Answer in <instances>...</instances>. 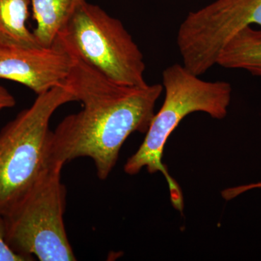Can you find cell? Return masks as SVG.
I'll return each mask as SVG.
<instances>
[{
	"instance_id": "obj_1",
	"label": "cell",
	"mask_w": 261,
	"mask_h": 261,
	"mask_svg": "<svg viewBox=\"0 0 261 261\" xmlns=\"http://www.w3.org/2000/svg\"><path fill=\"white\" fill-rule=\"evenodd\" d=\"M71 58L65 84L82 104L51 130V165H62L79 158L94 163L97 177L106 180L112 172L122 146L135 132L146 133L153 119L162 84L132 87L108 79L84 61L69 44L56 38Z\"/></svg>"
},
{
	"instance_id": "obj_2",
	"label": "cell",
	"mask_w": 261,
	"mask_h": 261,
	"mask_svg": "<svg viewBox=\"0 0 261 261\" xmlns=\"http://www.w3.org/2000/svg\"><path fill=\"white\" fill-rule=\"evenodd\" d=\"M162 81L164 102L154 114L142 145L127 160L124 171L136 175L146 168L149 173H162L168 182L173 205L181 211V192L162 162L165 145L180 122L191 113H205L217 120L226 118L232 88L224 81L202 80L178 63L163 70Z\"/></svg>"
},
{
	"instance_id": "obj_3",
	"label": "cell",
	"mask_w": 261,
	"mask_h": 261,
	"mask_svg": "<svg viewBox=\"0 0 261 261\" xmlns=\"http://www.w3.org/2000/svg\"><path fill=\"white\" fill-rule=\"evenodd\" d=\"M76 102L65 84L37 95L0 130V215L5 216L50 167L49 121L57 110Z\"/></svg>"
},
{
	"instance_id": "obj_4",
	"label": "cell",
	"mask_w": 261,
	"mask_h": 261,
	"mask_svg": "<svg viewBox=\"0 0 261 261\" xmlns=\"http://www.w3.org/2000/svg\"><path fill=\"white\" fill-rule=\"evenodd\" d=\"M63 166L51 165L5 216V238L17 253L41 261L76 260L65 230Z\"/></svg>"
},
{
	"instance_id": "obj_5",
	"label": "cell",
	"mask_w": 261,
	"mask_h": 261,
	"mask_svg": "<svg viewBox=\"0 0 261 261\" xmlns=\"http://www.w3.org/2000/svg\"><path fill=\"white\" fill-rule=\"evenodd\" d=\"M57 37L116 83L132 87L148 84L140 47L121 20L98 5L83 3Z\"/></svg>"
},
{
	"instance_id": "obj_6",
	"label": "cell",
	"mask_w": 261,
	"mask_h": 261,
	"mask_svg": "<svg viewBox=\"0 0 261 261\" xmlns=\"http://www.w3.org/2000/svg\"><path fill=\"white\" fill-rule=\"evenodd\" d=\"M252 25L261 27V0H216L190 12L176 36L182 65L200 76L216 65L233 34Z\"/></svg>"
},
{
	"instance_id": "obj_7",
	"label": "cell",
	"mask_w": 261,
	"mask_h": 261,
	"mask_svg": "<svg viewBox=\"0 0 261 261\" xmlns=\"http://www.w3.org/2000/svg\"><path fill=\"white\" fill-rule=\"evenodd\" d=\"M70 66L69 54L56 40L47 47L0 45V80L22 84L37 95L64 84Z\"/></svg>"
},
{
	"instance_id": "obj_8",
	"label": "cell",
	"mask_w": 261,
	"mask_h": 261,
	"mask_svg": "<svg viewBox=\"0 0 261 261\" xmlns=\"http://www.w3.org/2000/svg\"><path fill=\"white\" fill-rule=\"evenodd\" d=\"M216 65L246 70L261 78V29L247 27L233 34L221 49Z\"/></svg>"
},
{
	"instance_id": "obj_9",
	"label": "cell",
	"mask_w": 261,
	"mask_h": 261,
	"mask_svg": "<svg viewBox=\"0 0 261 261\" xmlns=\"http://www.w3.org/2000/svg\"><path fill=\"white\" fill-rule=\"evenodd\" d=\"M87 0H30L33 18L37 25L33 31L42 47H50L77 9Z\"/></svg>"
},
{
	"instance_id": "obj_10",
	"label": "cell",
	"mask_w": 261,
	"mask_h": 261,
	"mask_svg": "<svg viewBox=\"0 0 261 261\" xmlns=\"http://www.w3.org/2000/svg\"><path fill=\"white\" fill-rule=\"evenodd\" d=\"M30 0H0V45L42 47L27 25Z\"/></svg>"
},
{
	"instance_id": "obj_11",
	"label": "cell",
	"mask_w": 261,
	"mask_h": 261,
	"mask_svg": "<svg viewBox=\"0 0 261 261\" xmlns=\"http://www.w3.org/2000/svg\"><path fill=\"white\" fill-rule=\"evenodd\" d=\"M0 261H30L28 257L15 252L8 245L5 238L4 218L0 215Z\"/></svg>"
},
{
	"instance_id": "obj_12",
	"label": "cell",
	"mask_w": 261,
	"mask_h": 261,
	"mask_svg": "<svg viewBox=\"0 0 261 261\" xmlns=\"http://www.w3.org/2000/svg\"><path fill=\"white\" fill-rule=\"evenodd\" d=\"M253 189H261V182L250 185H241V186L233 187L224 190L221 192V195L226 200H230L241 195L244 192L253 190Z\"/></svg>"
},
{
	"instance_id": "obj_13",
	"label": "cell",
	"mask_w": 261,
	"mask_h": 261,
	"mask_svg": "<svg viewBox=\"0 0 261 261\" xmlns=\"http://www.w3.org/2000/svg\"><path fill=\"white\" fill-rule=\"evenodd\" d=\"M15 97L5 87L0 86V111L14 107Z\"/></svg>"
}]
</instances>
